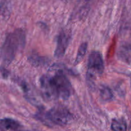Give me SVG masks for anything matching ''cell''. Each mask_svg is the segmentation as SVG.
Returning <instances> with one entry per match:
<instances>
[{"instance_id": "6da1fadb", "label": "cell", "mask_w": 131, "mask_h": 131, "mask_svg": "<svg viewBox=\"0 0 131 131\" xmlns=\"http://www.w3.org/2000/svg\"><path fill=\"white\" fill-rule=\"evenodd\" d=\"M40 82L46 99L54 100L61 98L63 100H67L71 95V84L61 70H56L52 75H43Z\"/></svg>"}, {"instance_id": "7a4b0ae2", "label": "cell", "mask_w": 131, "mask_h": 131, "mask_svg": "<svg viewBox=\"0 0 131 131\" xmlns=\"http://www.w3.org/2000/svg\"><path fill=\"white\" fill-rule=\"evenodd\" d=\"M25 41V33L22 30H16L8 35L1 48V59L4 65H9L14 60L16 54L24 47Z\"/></svg>"}, {"instance_id": "3957f363", "label": "cell", "mask_w": 131, "mask_h": 131, "mask_svg": "<svg viewBox=\"0 0 131 131\" xmlns=\"http://www.w3.org/2000/svg\"><path fill=\"white\" fill-rule=\"evenodd\" d=\"M46 118L51 123L61 126L69 123L72 119V115L65 107L57 105L46 113Z\"/></svg>"}, {"instance_id": "277c9868", "label": "cell", "mask_w": 131, "mask_h": 131, "mask_svg": "<svg viewBox=\"0 0 131 131\" xmlns=\"http://www.w3.org/2000/svg\"><path fill=\"white\" fill-rule=\"evenodd\" d=\"M87 75L91 78L95 74H101L103 73L104 60L102 55L99 51H93L90 54L88 60Z\"/></svg>"}, {"instance_id": "5b68a950", "label": "cell", "mask_w": 131, "mask_h": 131, "mask_svg": "<svg viewBox=\"0 0 131 131\" xmlns=\"http://www.w3.org/2000/svg\"><path fill=\"white\" fill-rule=\"evenodd\" d=\"M70 39V35L67 32H62L60 33L57 39V46L54 52L55 57L60 58L63 56L69 44Z\"/></svg>"}, {"instance_id": "8992f818", "label": "cell", "mask_w": 131, "mask_h": 131, "mask_svg": "<svg viewBox=\"0 0 131 131\" xmlns=\"http://www.w3.org/2000/svg\"><path fill=\"white\" fill-rule=\"evenodd\" d=\"M20 126V124L17 121L11 118H3L1 119L0 123L1 131L17 130Z\"/></svg>"}, {"instance_id": "52a82bcc", "label": "cell", "mask_w": 131, "mask_h": 131, "mask_svg": "<svg viewBox=\"0 0 131 131\" xmlns=\"http://www.w3.org/2000/svg\"><path fill=\"white\" fill-rule=\"evenodd\" d=\"M113 131H127V123L124 119H114L111 123Z\"/></svg>"}, {"instance_id": "ba28073f", "label": "cell", "mask_w": 131, "mask_h": 131, "mask_svg": "<svg viewBox=\"0 0 131 131\" xmlns=\"http://www.w3.org/2000/svg\"><path fill=\"white\" fill-rule=\"evenodd\" d=\"M87 49H88V43L87 42H83L80 45L79 49H78L76 59H75V63H74L75 65L80 63L81 61L83 60L84 55L86 53Z\"/></svg>"}, {"instance_id": "9c48e42d", "label": "cell", "mask_w": 131, "mask_h": 131, "mask_svg": "<svg viewBox=\"0 0 131 131\" xmlns=\"http://www.w3.org/2000/svg\"><path fill=\"white\" fill-rule=\"evenodd\" d=\"M101 96L102 100L104 101H109L113 98V93L110 88L103 87L101 90Z\"/></svg>"}, {"instance_id": "30bf717a", "label": "cell", "mask_w": 131, "mask_h": 131, "mask_svg": "<svg viewBox=\"0 0 131 131\" xmlns=\"http://www.w3.org/2000/svg\"><path fill=\"white\" fill-rule=\"evenodd\" d=\"M1 8L2 16H5V17L6 15H9L10 12V5L9 2H8L6 0H3L1 1Z\"/></svg>"}, {"instance_id": "8fae6325", "label": "cell", "mask_w": 131, "mask_h": 131, "mask_svg": "<svg viewBox=\"0 0 131 131\" xmlns=\"http://www.w3.org/2000/svg\"><path fill=\"white\" fill-rule=\"evenodd\" d=\"M63 1H66V0H63Z\"/></svg>"}]
</instances>
